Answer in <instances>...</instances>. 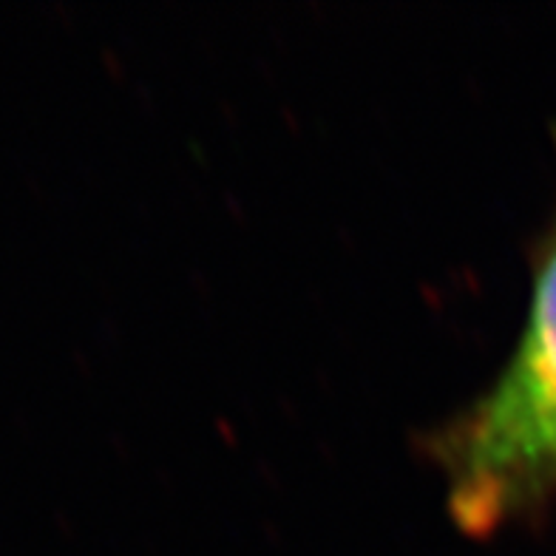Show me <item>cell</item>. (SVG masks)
Returning <instances> with one entry per match:
<instances>
[{"label":"cell","instance_id":"obj_1","mask_svg":"<svg viewBox=\"0 0 556 556\" xmlns=\"http://www.w3.org/2000/svg\"><path fill=\"white\" fill-rule=\"evenodd\" d=\"M454 522L489 536L556 500V211L534 244L531 304L497 378L420 434Z\"/></svg>","mask_w":556,"mask_h":556}]
</instances>
